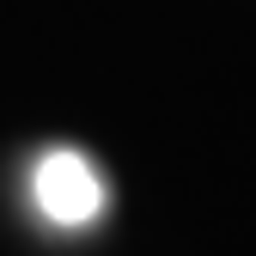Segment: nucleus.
Instances as JSON below:
<instances>
[{
  "instance_id": "obj_1",
  "label": "nucleus",
  "mask_w": 256,
  "mask_h": 256,
  "mask_svg": "<svg viewBox=\"0 0 256 256\" xmlns=\"http://www.w3.org/2000/svg\"><path fill=\"white\" fill-rule=\"evenodd\" d=\"M24 189H30L37 220L55 226V232H86V226H98V220L110 214L104 171L92 165L86 152H74V146H43L37 158H30Z\"/></svg>"
}]
</instances>
